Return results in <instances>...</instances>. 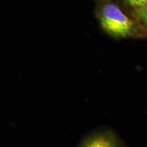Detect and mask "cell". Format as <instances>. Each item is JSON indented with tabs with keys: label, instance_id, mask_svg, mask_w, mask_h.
<instances>
[{
	"label": "cell",
	"instance_id": "6da1fadb",
	"mask_svg": "<svg viewBox=\"0 0 147 147\" xmlns=\"http://www.w3.org/2000/svg\"><path fill=\"white\" fill-rule=\"evenodd\" d=\"M102 29L114 38H128L136 33L134 21L115 3H107L100 14Z\"/></svg>",
	"mask_w": 147,
	"mask_h": 147
},
{
	"label": "cell",
	"instance_id": "7a4b0ae2",
	"mask_svg": "<svg viewBox=\"0 0 147 147\" xmlns=\"http://www.w3.org/2000/svg\"><path fill=\"white\" fill-rule=\"evenodd\" d=\"M78 147H125L120 140L110 131H100L88 136Z\"/></svg>",
	"mask_w": 147,
	"mask_h": 147
},
{
	"label": "cell",
	"instance_id": "3957f363",
	"mask_svg": "<svg viewBox=\"0 0 147 147\" xmlns=\"http://www.w3.org/2000/svg\"><path fill=\"white\" fill-rule=\"evenodd\" d=\"M135 15L138 20L147 29V4L140 8H136Z\"/></svg>",
	"mask_w": 147,
	"mask_h": 147
},
{
	"label": "cell",
	"instance_id": "277c9868",
	"mask_svg": "<svg viewBox=\"0 0 147 147\" xmlns=\"http://www.w3.org/2000/svg\"><path fill=\"white\" fill-rule=\"evenodd\" d=\"M125 1L134 8H140L147 4V0H125Z\"/></svg>",
	"mask_w": 147,
	"mask_h": 147
}]
</instances>
